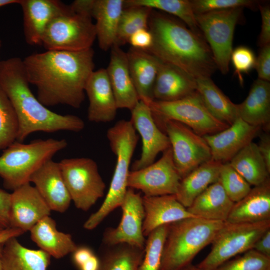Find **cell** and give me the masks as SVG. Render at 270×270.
<instances>
[{
	"mask_svg": "<svg viewBox=\"0 0 270 270\" xmlns=\"http://www.w3.org/2000/svg\"><path fill=\"white\" fill-rule=\"evenodd\" d=\"M234 69V74L240 84H243L242 74H247L254 68L256 57L254 52L246 46H239L232 50L230 61Z\"/></svg>",
	"mask_w": 270,
	"mask_h": 270,
	"instance_id": "b9f144b4",
	"label": "cell"
},
{
	"mask_svg": "<svg viewBox=\"0 0 270 270\" xmlns=\"http://www.w3.org/2000/svg\"><path fill=\"white\" fill-rule=\"evenodd\" d=\"M262 18L261 30L258 44L260 48L270 44V7L269 5H258Z\"/></svg>",
	"mask_w": 270,
	"mask_h": 270,
	"instance_id": "ee69618b",
	"label": "cell"
},
{
	"mask_svg": "<svg viewBox=\"0 0 270 270\" xmlns=\"http://www.w3.org/2000/svg\"><path fill=\"white\" fill-rule=\"evenodd\" d=\"M132 47L148 50L152 43V36L148 28L142 29L132 34L128 40Z\"/></svg>",
	"mask_w": 270,
	"mask_h": 270,
	"instance_id": "f6af8a7d",
	"label": "cell"
},
{
	"mask_svg": "<svg viewBox=\"0 0 270 270\" xmlns=\"http://www.w3.org/2000/svg\"><path fill=\"white\" fill-rule=\"evenodd\" d=\"M229 163L250 186H259L270 180V170L257 144L253 142L238 152Z\"/></svg>",
	"mask_w": 270,
	"mask_h": 270,
	"instance_id": "d6a6232c",
	"label": "cell"
},
{
	"mask_svg": "<svg viewBox=\"0 0 270 270\" xmlns=\"http://www.w3.org/2000/svg\"><path fill=\"white\" fill-rule=\"evenodd\" d=\"M181 179L170 147L156 162L142 168L130 170L127 184L128 188L140 190L144 196L175 195Z\"/></svg>",
	"mask_w": 270,
	"mask_h": 270,
	"instance_id": "4fadbf2b",
	"label": "cell"
},
{
	"mask_svg": "<svg viewBox=\"0 0 270 270\" xmlns=\"http://www.w3.org/2000/svg\"><path fill=\"white\" fill-rule=\"evenodd\" d=\"M4 228H3L2 226H0V232L4 230Z\"/></svg>",
	"mask_w": 270,
	"mask_h": 270,
	"instance_id": "9f6ffc18",
	"label": "cell"
},
{
	"mask_svg": "<svg viewBox=\"0 0 270 270\" xmlns=\"http://www.w3.org/2000/svg\"><path fill=\"white\" fill-rule=\"evenodd\" d=\"M152 10L143 6L124 8L120 20L115 44L120 47L128 42L130 38L134 32L148 28Z\"/></svg>",
	"mask_w": 270,
	"mask_h": 270,
	"instance_id": "d590c367",
	"label": "cell"
},
{
	"mask_svg": "<svg viewBox=\"0 0 270 270\" xmlns=\"http://www.w3.org/2000/svg\"><path fill=\"white\" fill-rule=\"evenodd\" d=\"M190 2L196 14L236 8H258L260 4L252 0H192Z\"/></svg>",
	"mask_w": 270,
	"mask_h": 270,
	"instance_id": "60d3db41",
	"label": "cell"
},
{
	"mask_svg": "<svg viewBox=\"0 0 270 270\" xmlns=\"http://www.w3.org/2000/svg\"><path fill=\"white\" fill-rule=\"evenodd\" d=\"M224 223L192 217L168 224L160 270H176L191 264Z\"/></svg>",
	"mask_w": 270,
	"mask_h": 270,
	"instance_id": "5b68a950",
	"label": "cell"
},
{
	"mask_svg": "<svg viewBox=\"0 0 270 270\" xmlns=\"http://www.w3.org/2000/svg\"><path fill=\"white\" fill-rule=\"evenodd\" d=\"M120 207L121 220L116 228H108L104 230L103 244L106 246L126 244L144 249L146 240L142 232L144 211L140 193L128 188Z\"/></svg>",
	"mask_w": 270,
	"mask_h": 270,
	"instance_id": "5bb4252c",
	"label": "cell"
},
{
	"mask_svg": "<svg viewBox=\"0 0 270 270\" xmlns=\"http://www.w3.org/2000/svg\"><path fill=\"white\" fill-rule=\"evenodd\" d=\"M106 246L100 258L99 270H138L144 248L126 244Z\"/></svg>",
	"mask_w": 270,
	"mask_h": 270,
	"instance_id": "836d02e7",
	"label": "cell"
},
{
	"mask_svg": "<svg viewBox=\"0 0 270 270\" xmlns=\"http://www.w3.org/2000/svg\"><path fill=\"white\" fill-rule=\"evenodd\" d=\"M58 163L72 200L76 208L88 210L104 196L106 189L96 162L88 158H74Z\"/></svg>",
	"mask_w": 270,
	"mask_h": 270,
	"instance_id": "30bf717a",
	"label": "cell"
},
{
	"mask_svg": "<svg viewBox=\"0 0 270 270\" xmlns=\"http://www.w3.org/2000/svg\"><path fill=\"white\" fill-rule=\"evenodd\" d=\"M64 139H37L28 144L14 142L0 156V176L5 187L14 190L30 182L32 175L58 152L65 148Z\"/></svg>",
	"mask_w": 270,
	"mask_h": 270,
	"instance_id": "8992f818",
	"label": "cell"
},
{
	"mask_svg": "<svg viewBox=\"0 0 270 270\" xmlns=\"http://www.w3.org/2000/svg\"><path fill=\"white\" fill-rule=\"evenodd\" d=\"M130 112V120L140 134L142 141L141 155L132 166V170H136L152 164L158 154L170 148V145L166 134L155 122L147 104L140 100Z\"/></svg>",
	"mask_w": 270,
	"mask_h": 270,
	"instance_id": "9a60e30c",
	"label": "cell"
},
{
	"mask_svg": "<svg viewBox=\"0 0 270 270\" xmlns=\"http://www.w3.org/2000/svg\"><path fill=\"white\" fill-rule=\"evenodd\" d=\"M262 128L250 125L238 118L226 128L203 136L211 151L212 159L229 162L242 149L260 134Z\"/></svg>",
	"mask_w": 270,
	"mask_h": 270,
	"instance_id": "e0dca14e",
	"label": "cell"
},
{
	"mask_svg": "<svg viewBox=\"0 0 270 270\" xmlns=\"http://www.w3.org/2000/svg\"><path fill=\"white\" fill-rule=\"evenodd\" d=\"M196 90L209 112L219 120L232 125L238 118L236 104L223 93L211 79H196Z\"/></svg>",
	"mask_w": 270,
	"mask_h": 270,
	"instance_id": "1f68e13d",
	"label": "cell"
},
{
	"mask_svg": "<svg viewBox=\"0 0 270 270\" xmlns=\"http://www.w3.org/2000/svg\"><path fill=\"white\" fill-rule=\"evenodd\" d=\"M168 224L160 226L147 236L144 255L138 270H160Z\"/></svg>",
	"mask_w": 270,
	"mask_h": 270,
	"instance_id": "74e56055",
	"label": "cell"
},
{
	"mask_svg": "<svg viewBox=\"0 0 270 270\" xmlns=\"http://www.w3.org/2000/svg\"><path fill=\"white\" fill-rule=\"evenodd\" d=\"M270 220V180L252 188L235 202L226 222L252 223Z\"/></svg>",
	"mask_w": 270,
	"mask_h": 270,
	"instance_id": "d4e9b609",
	"label": "cell"
},
{
	"mask_svg": "<svg viewBox=\"0 0 270 270\" xmlns=\"http://www.w3.org/2000/svg\"><path fill=\"white\" fill-rule=\"evenodd\" d=\"M196 91L195 78L180 68L161 62L153 89L154 100L174 101Z\"/></svg>",
	"mask_w": 270,
	"mask_h": 270,
	"instance_id": "cb8c5ba5",
	"label": "cell"
},
{
	"mask_svg": "<svg viewBox=\"0 0 270 270\" xmlns=\"http://www.w3.org/2000/svg\"><path fill=\"white\" fill-rule=\"evenodd\" d=\"M176 270H202L198 266H195L190 264L188 266Z\"/></svg>",
	"mask_w": 270,
	"mask_h": 270,
	"instance_id": "db71d44e",
	"label": "cell"
},
{
	"mask_svg": "<svg viewBox=\"0 0 270 270\" xmlns=\"http://www.w3.org/2000/svg\"><path fill=\"white\" fill-rule=\"evenodd\" d=\"M96 38L92 17L72 11L55 18L48 24L41 45L46 50L80 52L92 48Z\"/></svg>",
	"mask_w": 270,
	"mask_h": 270,
	"instance_id": "9c48e42d",
	"label": "cell"
},
{
	"mask_svg": "<svg viewBox=\"0 0 270 270\" xmlns=\"http://www.w3.org/2000/svg\"><path fill=\"white\" fill-rule=\"evenodd\" d=\"M244 8H236L196 14L200 30L212 51L217 69L223 74L229 71L236 26Z\"/></svg>",
	"mask_w": 270,
	"mask_h": 270,
	"instance_id": "8fae6325",
	"label": "cell"
},
{
	"mask_svg": "<svg viewBox=\"0 0 270 270\" xmlns=\"http://www.w3.org/2000/svg\"><path fill=\"white\" fill-rule=\"evenodd\" d=\"M160 129L169 139L174 162L182 178L212 159L210 149L204 138L186 126L167 120Z\"/></svg>",
	"mask_w": 270,
	"mask_h": 270,
	"instance_id": "7c38bea8",
	"label": "cell"
},
{
	"mask_svg": "<svg viewBox=\"0 0 270 270\" xmlns=\"http://www.w3.org/2000/svg\"><path fill=\"white\" fill-rule=\"evenodd\" d=\"M148 29L152 43L146 50L161 62L180 68L196 80L211 78L217 69L202 34L192 31L174 16L152 10Z\"/></svg>",
	"mask_w": 270,
	"mask_h": 270,
	"instance_id": "7a4b0ae2",
	"label": "cell"
},
{
	"mask_svg": "<svg viewBox=\"0 0 270 270\" xmlns=\"http://www.w3.org/2000/svg\"><path fill=\"white\" fill-rule=\"evenodd\" d=\"M50 256L42 250L23 246L16 237L2 245L0 254L2 270H47Z\"/></svg>",
	"mask_w": 270,
	"mask_h": 270,
	"instance_id": "83f0119b",
	"label": "cell"
},
{
	"mask_svg": "<svg viewBox=\"0 0 270 270\" xmlns=\"http://www.w3.org/2000/svg\"><path fill=\"white\" fill-rule=\"evenodd\" d=\"M142 200L144 211L142 232L145 237L160 226L195 217L178 200L174 194L143 196Z\"/></svg>",
	"mask_w": 270,
	"mask_h": 270,
	"instance_id": "7402d4cb",
	"label": "cell"
},
{
	"mask_svg": "<svg viewBox=\"0 0 270 270\" xmlns=\"http://www.w3.org/2000/svg\"><path fill=\"white\" fill-rule=\"evenodd\" d=\"M254 68L258 79L270 82V44L260 48Z\"/></svg>",
	"mask_w": 270,
	"mask_h": 270,
	"instance_id": "7bdbcfd3",
	"label": "cell"
},
{
	"mask_svg": "<svg viewBox=\"0 0 270 270\" xmlns=\"http://www.w3.org/2000/svg\"><path fill=\"white\" fill-rule=\"evenodd\" d=\"M146 104L160 128L164 121L172 120L186 126L203 136L218 133L230 126L212 114L197 90L178 100L164 102L153 100Z\"/></svg>",
	"mask_w": 270,
	"mask_h": 270,
	"instance_id": "52a82bcc",
	"label": "cell"
},
{
	"mask_svg": "<svg viewBox=\"0 0 270 270\" xmlns=\"http://www.w3.org/2000/svg\"><path fill=\"white\" fill-rule=\"evenodd\" d=\"M124 0H94L92 16L99 47L107 51L115 44Z\"/></svg>",
	"mask_w": 270,
	"mask_h": 270,
	"instance_id": "4316f807",
	"label": "cell"
},
{
	"mask_svg": "<svg viewBox=\"0 0 270 270\" xmlns=\"http://www.w3.org/2000/svg\"><path fill=\"white\" fill-rule=\"evenodd\" d=\"M259 144L258 145V150L266 164L270 170V135L268 132L260 134Z\"/></svg>",
	"mask_w": 270,
	"mask_h": 270,
	"instance_id": "c3c4849f",
	"label": "cell"
},
{
	"mask_svg": "<svg viewBox=\"0 0 270 270\" xmlns=\"http://www.w3.org/2000/svg\"><path fill=\"white\" fill-rule=\"evenodd\" d=\"M0 86L10 99L18 117V142H22L36 132H79L84 128L80 118L56 113L38 100L30 88L22 60L20 58L0 61Z\"/></svg>",
	"mask_w": 270,
	"mask_h": 270,
	"instance_id": "3957f363",
	"label": "cell"
},
{
	"mask_svg": "<svg viewBox=\"0 0 270 270\" xmlns=\"http://www.w3.org/2000/svg\"><path fill=\"white\" fill-rule=\"evenodd\" d=\"M252 249L270 258V228L257 240Z\"/></svg>",
	"mask_w": 270,
	"mask_h": 270,
	"instance_id": "681fc988",
	"label": "cell"
},
{
	"mask_svg": "<svg viewBox=\"0 0 270 270\" xmlns=\"http://www.w3.org/2000/svg\"><path fill=\"white\" fill-rule=\"evenodd\" d=\"M1 46H2V42L0 40V50Z\"/></svg>",
	"mask_w": 270,
	"mask_h": 270,
	"instance_id": "6f0895ef",
	"label": "cell"
},
{
	"mask_svg": "<svg viewBox=\"0 0 270 270\" xmlns=\"http://www.w3.org/2000/svg\"><path fill=\"white\" fill-rule=\"evenodd\" d=\"M84 92L89 100L88 118L90 121L106 123L114 120L118 108L106 69L93 72Z\"/></svg>",
	"mask_w": 270,
	"mask_h": 270,
	"instance_id": "d6986e66",
	"label": "cell"
},
{
	"mask_svg": "<svg viewBox=\"0 0 270 270\" xmlns=\"http://www.w3.org/2000/svg\"><path fill=\"white\" fill-rule=\"evenodd\" d=\"M143 6L159 10L178 18L192 31L200 30L190 0H124V8Z\"/></svg>",
	"mask_w": 270,
	"mask_h": 270,
	"instance_id": "e575fe53",
	"label": "cell"
},
{
	"mask_svg": "<svg viewBox=\"0 0 270 270\" xmlns=\"http://www.w3.org/2000/svg\"><path fill=\"white\" fill-rule=\"evenodd\" d=\"M24 18V32L29 44L41 45L48 24L55 18L72 12L70 6L57 0H20Z\"/></svg>",
	"mask_w": 270,
	"mask_h": 270,
	"instance_id": "ac0fdd59",
	"label": "cell"
},
{
	"mask_svg": "<svg viewBox=\"0 0 270 270\" xmlns=\"http://www.w3.org/2000/svg\"><path fill=\"white\" fill-rule=\"evenodd\" d=\"M219 182L229 198L234 202L243 198L250 192L251 186L230 164H222Z\"/></svg>",
	"mask_w": 270,
	"mask_h": 270,
	"instance_id": "f35d334b",
	"label": "cell"
},
{
	"mask_svg": "<svg viewBox=\"0 0 270 270\" xmlns=\"http://www.w3.org/2000/svg\"><path fill=\"white\" fill-rule=\"evenodd\" d=\"M24 233V232L17 228L12 227L6 228L0 232V244L4 243L12 238H16Z\"/></svg>",
	"mask_w": 270,
	"mask_h": 270,
	"instance_id": "816d5d0a",
	"label": "cell"
},
{
	"mask_svg": "<svg viewBox=\"0 0 270 270\" xmlns=\"http://www.w3.org/2000/svg\"><path fill=\"white\" fill-rule=\"evenodd\" d=\"M118 108L131 110L140 100L131 77L126 52L114 44L106 69Z\"/></svg>",
	"mask_w": 270,
	"mask_h": 270,
	"instance_id": "44dd1931",
	"label": "cell"
},
{
	"mask_svg": "<svg viewBox=\"0 0 270 270\" xmlns=\"http://www.w3.org/2000/svg\"><path fill=\"white\" fill-rule=\"evenodd\" d=\"M30 238L40 250L56 258L72 253L78 247L72 236L58 230L50 216L40 220L30 230Z\"/></svg>",
	"mask_w": 270,
	"mask_h": 270,
	"instance_id": "f546056e",
	"label": "cell"
},
{
	"mask_svg": "<svg viewBox=\"0 0 270 270\" xmlns=\"http://www.w3.org/2000/svg\"><path fill=\"white\" fill-rule=\"evenodd\" d=\"M92 48L80 52L46 50L31 54L23 64L30 84L44 106L66 104L79 108L85 98V86L94 70Z\"/></svg>",
	"mask_w": 270,
	"mask_h": 270,
	"instance_id": "6da1fadb",
	"label": "cell"
},
{
	"mask_svg": "<svg viewBox=\"0 0 270 270\" xmlns=\"http://www.w3.org/2000/svg\"><path fill=\"white\" fill-rule=\"evenodd\" d=\"M216 270H270V258L251 249L228 260Z\"/></svg>",
	"mask_w": 270,
	"mask_h": 270,
	"instance_id": "ab89813d",
	"label": "cell"
},
{
	"mask_svg": "<svg viewBox=\"0 0 270 270\" xmlns=\"http://www.w3.org/2000/svg\"><path fill=\"white\" fill-rule=\"evenodd\" d=\"M3 244H0V270H2V266H1V262H0V254L2 251V247Z\"/></svg>",
	"mask_w": 270,
	"mask_h": 270,
	"instance_id": "11a10c76",
	"label": "cell"
},
{
	"mask_svg": "<svg viewBox=\"0 0 270 270\" xmlns=\"http://www.w3.org/2000/svg\"><path fill=\"white\" fill-rule=\"evenodd\" d=\"M126 55L139 100L145 103L153 100V89L161 61L147 50L132 47Z\"/></svg>",
	"mask_w": 270,
	"mask_h": 270,
	"instance_id": "603a6c76",
	"label": "cell"
},
{
	"mask_svg": "<svg viewBox=\"0 0 270 270\" xmlns=\"http://www.w3.org/2000/svg\"><path fill=\"white\" fill-rule=\"evenodd\" d=\"M20 2V0H0V7L12 4H18Z\"/></svg>",
	"mask_w": 270,
	"mask_h": 270,
	"instance_id": "f5cc1de1",
	"label": "cell"
},
{
	"mask_svg": "<svg viewBox=\"0 0 270 270\" xmlns=\"http://www.w3.org/2000/svg\"><path fill=\"white\" fill-rule=\"evenodd\" d=\"M106 136L112 151L116 156V167L104 201L84 224L88 230L95 228L122 204L128 189L130 166L138 138L131 122L124 120L118 121L110 128Z\"/></svg>",
	"mask_w": 270,
	"mask_h": 270,
	"instance_id": "277c9868",
	"label": "cell"
},
{
	"mask_svg": "<svg viewBox=\"0 0 270 270\" xmlns=\"http://www.w3.org/2000/svg\"><path fill=\"white\" fill-rule=\"evenodd\" d=\"M222 163L212 159L202 164L182 178L175 196L186 208L194 200L219 180Z\"/></svg>",
	"mask_w": 270,
	"mask_h": 270,
	"instance_id": "4dcf8cb0",
	"label": "cell"
},
{
	"mask_svg": "<svg viewBox=\"0 0 270 270\" xmlns=\"http://www.w3.org/2000/svg\"><path fill=\"white\" fill-rule=\"evenodd\" d=\"M29 182L34 184L52 210L64 212L68 210L72 200L58 162L48 160L32 175Z\"/></svg>",
	"mask_w": 270,
	"mask_h": 270,
	"instance_id": "ffe728a7",
	"label": "cell"
},
{
	"mask_svg": "<svg viewBox=\"0 0 270 270\" xmlns=\"http://www.w3.org/2000/svg\"><path fill=\"white\" fill-rule=\"evenodd\" d=\"M94 2V0H76L70 6L74 12L86 14L92 17Z\"/></svg>",
	"mask_w": 270,
	"mask_h": 270,
	"instance_id": "f907efd6",
	"label": "cell"
},
{
	"mask_svg": "<svg viewBox=\"0 0 270 270\" xmlns=\"http://www.w3.org/2000/svg\"><path fill=\"white\" fill-rule=\"evenodd\" d=\"M270 228V220L252 223L224 222L214 238L210 252L198 264L202 270H216L232 257L253 248Z\"/></svg>",
	"mask_w": 270,
	"mask_h": 270,
	"instance_id": "ba28073f",
	"label": "cell"
},
{
	"mask_svg": "<svg viewBox=\"0 0 270 270\" xmlns=\"http://www.w3.org/2000/svg\"><path fill=\"white\" fill-rule=\"evenodd\" d=\"M94 254L92 248L88 246H78L75 250L72 253V260L74 265L78 270L86 263Z\"/></svg>",
	"mask_w": 270,
	"mask_h": 270,
	"instance_id": "7dc6e473",
	"label": "cell"
},
{
	"mask_svg": "<svg viewBox=\"0 0 270 270\" xmlns=\"http://www.w3.org/2000/svg\"><path fill=\"white\" fill-rule=\"evenodd\" d=\"M52 210L36 188L26 184L11 193L10 227L26 232L40 220L50 214Z\"/></svg>",
	"mask_w": 270,
	"mask_h": 270,
	"instance_id": "2e32d148",
	"label": "cell"
},
{
	"mask_svg": "<svg viewBox=\"0 0 270 270\" xmlns=\"http://www.w3.org/2000/svg\"><path fill=\"white\" fill-rule=\"evenodd\" d=\"M238 116L248 124L260 126L267 132L270 125V83L258 78L252 84L246 98L236 104Z\"/></svg>",
	"mask_w": 270,
	"mask_h": 270,
	"instance_id": "484cf974",
	"label": "cell"
},
{
	"mask_svg": "<svg viewBox=\"0 0 270 270\" xmlns=\"http://www.w3.org/2000/svg\"><path fill=\"white\" fill-rule=\"evenodd\" d=\"M18 122L8 96L0 86V150L16 141Z\"/></svg>",
	"mask_w": 270,
	"mask_h": 270,
	"instance_id": "8d00e7d4",
	"label": "cell"
},
{
	"mask_svg": "<svg viewBox=\"0 0 270 270\" xmlns=\"http://www.w3.org/2000/svg\"><path fill=\"white\" fill-rule=\"evenodd\" d=\"M234 204L218 180L198 196L187 210L195 217L225 222Z\"/></svg>",
	"mask_w": 270,
	"mask_h": 270,
	"instance_id": "f1b7e54d",
	"label": "cell"
},
{
	"mask_svg": "<svg viewBox=\"0 0 270 270\" xmlns=\"http://www.w3.org/2000/svg\"><path fill=\"white\" fill-rule=\"evenodd\" d=\"M10 199L11 194L0 188V226L4 228L10 227Z\"/></svg>",
	"mask_w": 270,
	"mask_h": 270,
	"instance_id": "bcb514c9",
	"label": "cell"
}]
</instances>
